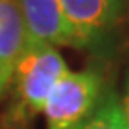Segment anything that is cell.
<instances>
[{"instance_id": "2", "label": "cell", "mask_w": 129, "mask_h": 129, "mask_svg": "<svg viewBox=\"0 0 129 129\" xmlns=\"http://www.w3.org/2000/svg\"><path fill=\"white\" fill-rule=\"evenodd\" d=\"M102 95V77L95 70L67 72L45 102L47 129H81Z\"/></svg>"}, {"instance_id": "1", "label": "cell", "mask_w": 129, "mask_h": 129, "mask_svg": "<svg viewBox=\"0 0 129 129\" xmlns=\"http://www.w3.org/2000/svg\"><path fill=\"white\" fill-rule=\"evenodd\" d=\"M67 72V63L56 47L27 43L13 74L14 99L2 125L29 127V122L43 111L52 88Z\"/></svg>"}, {"instance_id": "4", "label": "cell", "mask_w": 129, "mask_h": 129, "mask_svg": "<svg viewBox=\"0 0 129 129\" xmlns=\"http://www.w3.org/2000/svg\"><path fill=\"white\" fill-rule=\"evenodd\" d=\"M64 16L68 18L84 45L99 41L115 25L120 11V0H59Z\"/></svg>"}, {"instance_id": "6", "label": "cell", "mask_w": 129, "mask_h": 129, "mask_svg": "<svg viewBox=\"0 0 129 129\" xmlns=\"http://www.w3.org/2000/svg\"><path fill=\"white\" fill-rule=\"evenodd\" d=\"M81 129H129L118 95L113 90L104 91Z\"/></svg>"}, {"instance_id": "3", "label": "cell", "mask_w": 129, "mask_h": 129, "mask_svg": "<svg viewBox=\"0 0 129 129\" xmlns=\"http://www.w3.org/2000/svg\"><path fill=\"white\" fill-rule=\"evenodd\" d=\"M27 43L84 48V41L64 16L59 0H18Z\"/></svg>"}, {"instance_id": "7", "label": "cell", "mask_w": 129, "mask_h": 129, "mask_svg": "<svg viewBox=\"0 0 129 129\" xmlns=\"http://www.w3.org/2000/svg\"><path fill=\"white\" fill-rule=\"evenodd\" d=\"M122 108H124L125 118H127V124H129V75H127V81H125V95L122 99Z\"/></svg>"}, {"instance_id": "8", "label": "cell", "mask_w": 129, "mask_h": 129, "mask_svg": "<svg viewBox=\"0 0 129 129\" xmlns=\"http://www.w3.org/2000/svg\"><path fill=\"white\" fill-rule=\"evenodd\" d=\"M2 129H29V127H9V125H2Z\"/></svg>"}, {"instance_id": "5", "label": "cell", "mask_w": 129, "mask_h": 129, "mask_svg": "<svg viewBox=\"0 0 129 129\" xmlns=\"http://www.w3.org/2000/svg\"><path fill=\"white\" fill-rule=\"evenodd\" d=\"M27 47L18 0H0V99L11 86L13 74Z\"/></svg>"}]
</instances>
